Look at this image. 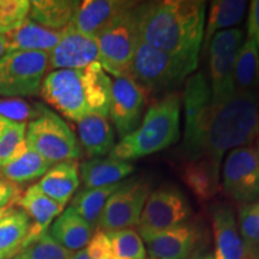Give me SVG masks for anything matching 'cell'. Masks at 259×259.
<instances>
[{
	"label": "cell",
	"instance_id": "45",
	"mask_svg": "<svg viewBox=\"0 0 259 259\" xmlns=\"http://www.w3.org/2000/svg\"><path fill=\"white\" fill-rule=\"evenodd\" d=\"M12 259H25V251L22 252V253H19L18 255H16V257Z\"/></svg>",
	"mask_w": 259,
	"mask_h": 259
},
{
	"label": "cell",
	"instance_id": "44",
	"mask_svg": "<svg viewBox=\"0 0 259 259\" xmlns=\"http://www.w3.org/2000/svg\"><path fill=\"white\" fill-rule=\"evenodd\" d=\"M254 148L257 149V151H258V154H259V113H258V137H257V139H255Z\"/></svg>",
	"mask_w": 259,
	"mask_h": 259
},
{
	"label": "cell",
	"instance_id": "6",
	"mask_svg": "<svg viewBox=\"0 0 259 259\" xmlns=\"http://www.w3.org/2000/svg\"><path fill=\"white\" fill-rule=\"evenodd\" d=\"M25 142L52 164L77 161L82 156V148L72 128L44 103H40L37 115L27 124Z\"/></svg>",
	"mask_w": 259,
	"mask_h": 259
},
{
	"label": "cell",
	"instance_id": "11",
	"mask_svg": "<svg viewBox=\"0 0 259 259\" xmlns=\"http://www.w3.org/2000/svg\"><path fill=\"white\" fill-rule=\"evenodd\" d=\"M149 194L150 185L147 180L136 178L124 180L120 189L115 191L106 202L96 229L112 232L138 226Z\"/></svg>",
	"mask_w": 259,
	"mask_h": 259
},
{
	"label": "cell",
	"instance_id": "38",
	"mask_svg": "<svg viewBox=\"0 0 259 259\" xmlns=\"http://www.w3.org/2000/svg\"><path fill=\"white\" fill-rule=\"evenodd\" d=\"M90 259H113L111 241L106 232L96 229L85 247Z\"/></svg>",
	"mask_w": 259,
	"mask_h": 259
},
{
	"label": "cell",
	"instance_id": "15",
	"mask_svg": "<svg viewBox=\"0 0 259 259\" xmlns=\"http://www.w3.org/2000/svg\"><path fill=\"white\" fill-rule=\"evenodd\" d=\"M50 69L80 70L99 60V48L96 38L87 35L69 25L61 31L57 46L48 53Z\"/></svg>",
	"mask_w": 259,
	"mask_h": 259
},
{
	"label": "cell",
	"instance_id": "34",
	"mask_svg": "<svg viewBox=\"0 0 259 259\" xmlns=\"http://www.w3.org/2000/svg\"><path fill=\"white\" fill-rule=\"evenodd\" d=\"M236 223L252 258L259 259V200L242 205Z\"/></svg>",
	"mask_w": 259,
	"mask_h": 259
},
{
	"label": "cell",
	"instance_id": "13",
	"mask_svg": "<svg viewBox=\"0 0 259 259\" xmlns=\"http://www.w3.org/2000/svg\"><path fill=\"white\" fill-rule=\"evenodd\" d=\"M138 231L151 259H190L203 238L199 227L192 222L162 231Z\"/></svg>",
	"mask_w": 259,
	"mask_h": 259
},
{
	"label": "cell",
	"instance_id": "47",
	"mask_svg": "<svg viewBox=\"0 0 259 259\" xmlns=\"http://www.w3.org/2000/svg\"><path fill=\"white\" fill-rule=\"evenodd\" d=\"M8 31H9L8 29H4V28L0 27V34H5V32H8Z\"/></svg>",
	"mask_w": 259,
	"mask_h": 259
},
{
	"label": "cell",
	"instance_id": "5",
	"mask_svg": "<svg viewBox=\"0 0 259 259\" xmlns=\"http://www.w3.org/2000/svg\"><path fill=\"white\" fill-rule=\"evenodd\" d=\"M192 72L194 71L184 61L150 46L141 38L138 40L132 61L131 79L143 89L147 96L176 92V88L185 82Z\"/></svg>",
	"mask_w": 259,
	"mask_h": 259
},
{
	"label": "cell",
	"instance_id": "40",
	"mask_svg": "<svg viewBox=\"0 0 259 259\" xmlns=\"http://www.w3.org/2000/svg\"><path fill=\"white\" fill-rule=\"evenodd\" d=\"M253 38L255 46L259 52V0H253L250 3L247 17V32Z\"/></svg>",
	"mask_w": 259,
	"mask_h": 259
},
{
	"label": "cell",
	"instance_id": "9",
	"mask_svg": "<svg viewBox=\"0 0 259 259\" xmlns=\"http://www.w3.org/2000/svg\"><path fill=\"white\" fill-rule=\"evenodd\" d=\"M221 187L228 198L247 205L259 200V154L253 145L229 151L221 170Z\"/></svg>",
	"mask_w": 259,
	"mask_h": 259
},
{
	"label": "cell",
	"instance_id": "8",
	"mask_svg": "<svg viewBox=\"0 0 259 259\" xmlns=\"http://www.w3.org/2000/svg\"><path fill=\"white\" fill-rule=\"evenodd\" d=\"M50 69L46 52H11L0 59V97L35 96Z\"/></svg>",
	"mask_w": 259,
	"mask_h": 259
},
{
	"label": "cell",
	"instance_id": "23",
	"mask_svg": "<svg viewBox=\"0 0 259 259\" xmlns=\"http://www.w3.org/2000/svg\"><path fill=\"white\" fill-rule=\"evenodd\" d=\"M40 190L65 206L79 186V164L77 161H64L53 164L37 183Z\"/></svg>",
	"mask_w": 259,
	"mask_h": 259
},
{
	"label": "cell",
	"instance_id": "4",
	"mask_svg": "<svg viewBox=\"0 0 259 259\" xmlns=\"http://www.w3.org/2000/svg\"><path fill=\"white\" fill-rule=\"evenodd\" d=\"M181 97L168 93L144 113L138 127L122 137L108 156L128 161L158 153L179 139Z\"/></svg>",
	"mask_w": 259,
	"mask_h": 259
},
{
	"label": "cell",
	"instance_id": "12",
	"mask_svg": "<svg viewBox=\"0 0 259 259\" xmlns=\"http://www.w3.org/2000/svg\"><path fill=\"white\" fill-rule=\"evenodd\" d=\"M192 208L183 191L164 185L149 194L138 222V229L162 231L189 222Z\"/></svg>",
	"mask_w": 259,
	"mask_h": 259
},
{
	"label": "cell",
	"instance_id": "42",
	"mask_svg": "<svg viewBox=\"0 0 259 259\" xmlns=\"http://www.w3.org/2000/svg\"><path fill=\"white\" fill-rule=\"evenodd\" d=\"M70 259H90V257L88 255V253H87L85 248H82V250L79 251L72 252Z\"/></svg>",
	"mask_w": 259,
	"mask_h": 259
},
{
	"label": "cell",
	"instance_id": "41",
	"mask_svg": "<svg viewBox=\"0 0 259 259\" xmlns=\"http://www.w3.org/2000/svg\"><path fill=\"white\" fill-rule=\"evenodd\" d=\"M5 34H0V59H2V58L6 54V52H8V41H6Z\"/></svg>",
	"mask_w": 259,
	"mask_h": 259
},
{
	"label": "cell",
	"instance_id": "24",
	"mask_svg": "<svg viewBox=\"0 0 259 259\" xmlns=\"http://www.w3.org/2000/svg\"><path fill=\"white\" fill-rule=\"evenodd\" d=\"M94 232L95 229L69 206L54 220L48 234L64 248L74 252L87 247Z\"/></svg>",
	"mask_w": 259,
	"mask_h": 259
},
{
	"label": "cell",
	"instance_id": "10",
	"mask_svg": "<svg viewBox=\"0 0 259 259\" xmlns=\"http://www.w3.org/2000/svg\"><path fill=\"white\" fill-rule=\"evenodd\" d=\"M242 42L244 31L239 28L220 31L210 41L206 56H209L211 102L225 101L236 93L234 66Z\"/></svg>",
	"mask_w": 259,
	"mask_h": 259
},
{
	"label": "cell",
	"instance_id": "39",
	"mask_svg": "<svg viewBox=\"0 0 259 259\" xmlns=\"http://www.w3.org/2000/svg\"><path fill=\"white\" fill-rule=\"evenodd\" d=\"M21 194L22 191L19 189V185L6 179L0 173V209L16 205Z\"/></svg>",
	"mask_w": 259,
	"mask_h": 259
},
{
	"label": "cell",
	"instance_id": "3",
	"mask_svg": "<svg viewBox=\"0 0 259 259\" xmlns=\"http://www.w3.org/2000/svg\"><path fill=\"white\" fill-rule=\"evenodd\" d=\"M111 92V77L96 61L80 70L51 71L40 95L65 118L78 122L89 114L108 118Z\"/></svg>",
	"mask_w": 259,
	"mask_h": 259
},
{
	"label": "cell",
	"instance_id": "20",
	"mask_svg": "<svg viewBox=\"0 0 259 259\" xmlns=\"http://www.w3.org/2000/svg\"><path fill=\"white\" fill-rule=\"evenodd\" d=\"M63 31V30H61ZM61 31L52 30L27 18L17 27L6 32L8 52H50L57 46Z\"/></svg>",
	"mask_w": 259,
	"mask_h": 259
},
{
	"label": "cell",
	"instance_id": "1",
	"mask_svg": "<svg viewBox=\"0 0 259 259\" xmlns=\"http://www.w3.org/2000/svg\"><path fill=\"white\" fill-rule=\"evenodd\" d=\"M259 93H235L202 112L192 137L181 145L186 160L205 157L221 167L227 151L252 145L258 137Z\"/></svg>",
	"mask_w": 259,
	"mask_h": 259
},
{
	"label": "cell",
	"instance_id": "36",
	"mask_svg": "<svg viewBox=\"0 0 259 259\" xmlns=\"http://www.w3.org/2000/svg\"><path fill=\"white\" fill-rule=\"evenodd\" d=\"M24 251L25 259H70L72 253L58 244L48 233Z\"/></svg>",
	"mask_w": 259,
	"mask_h": 259
},
{
	"label": "cell",
	"instance_id": "43",
	"mask_svg": "<svg viewBox=\"0 0 259 259\" xmlns=\"http://www.w3.org/2000/svg\"><path fill=\"white\" fill-rule=\"evenodd\" d=\"M190 259H213V255L211 253H205V254H199V255H193Z\"/></svg>",
	"mask_w": 259,
	"mask_h": 259
},
{
	"label": "cell",
	"instance_id": "28",
	"mask_svg": "<svg viewBox=\"0 0 259 259\" xmlns=\"http://www.w3.org/2000/svg\"><path fill=\"white\" fill-rule=\"evenodd\" d=\"M78 2L73 0H34L28 18L42 27L61 31L72 23Z\"/></svg>",
	"mask_w": 259,
	"mask_h": 259
},
{
	"label": "cell",
	"instance_id": "19",
	"mask_svg": "<svg viewBox=\"0 0 259 259\" xmlns=\"http://www.w3.org/2000/svg\"><path fill=\"white\" fill-rule=\"evenodd\" d=\"M79 145L90 158L111 154L115 147V131L107 116L89 114L77 122Z\"/></svg>",
	"mask_w": 259,
	"mask_h": 259
},
{
	"label": "cell",
	"instance_id": "27",
	"mask_svg": "<svg viewBox=\"0 0 259 259\" xmlns=\"http://www.w3.org/2000/svg\"><path fill=\"white\" fill-rule=\"evenodd\" d=\"M211 103V92L205 76L202 72L191 74L186 79L184 90V108H185V128L183 144L192 137L198 118L204 109Z\"/></svg>",
	"mask_w": 259,
	"mask_h": 259
},
{
	"label": "cell",
	"instance_id": "30",
	"mask_svg": "<svg viewBox=\"0 0 259 259\" xmlns=\"http://www.w3.org/2000/svg\"><path fill=\"white\" fill-rule=\"evenodd\" d=\"M52 166L53 164L51 162L25 145L21 153L0 168V173L6 179L21 185L42 178Z\"/></svg>",
	"mask_w": 259,
	"mask_h": 259
},
{
	"label": "cell",
	"instance_id": "16",
	"mask_svg": "<svg viewBox=\"0 0 259 259\" xmlns=\"http://www.w3.org/2000/svg\"><path fill=\"white\" fill-rule=\"evenodd\" d=\"M211 223L215 239L213 259H253L239 232L232 205L215 204L211 208Z\"/></svg>",
	"mask_w": 259,
	"mask_h": 259
},
{
	"label": "cell",
	"instance_id": "29",
	"mask_svg": "<svg viewBox=\"0 0 259 259\" xmlns=\"http://www.w3.org/2000/svg\"><path fill=\"white\" fill-rule=\"evenodd\" d=\"M234 87L236 93H259V52L248 34L236 56Z\"/></svg>",
	"mask_w": 259,
	"mask_h": 259
},
{
	"label": "cell",
	"instance_id": "26",
	"mask_svg": "<svg viewBox=\"0 0 259 259\" xmlns=\"http://www.w3.org/2000/svg\"><path fill=\"white\" fill-rule=\"evenodd\" d=\"M247 2L244 0H213L210 2L208 17L204 27L202 51L206 56L210 41L220 31L228 30L238 25L244 18Z\"/></svg>",
	"mask_w": 259,
	"mask_h": 259
},
{
	"label": "cell",
	"instance_id": "18",
	"mask_svg": "<svg viewBox=\"0 0 259 259\" xmlns=\"http://www.w3.org/2000/svg\"><path fill=\"white\" fill-rule=\"evenodd\" d=\"M16 205L27 213L31 222L30 232L25 242V250L36 242L42 235L47 234L48 228L65 208L47 197L40 190L37 184L29 186L21 194Z\"/></svg>",
	"mask_w": 259,
	"mask_h": 259
},
{
	"label": "cell",
	"instance_id": "25",
	"mask_svg": "<svg viewBox=\"0 0 259 259\" xmlns=\"http://www.w3.org/2000/svg\"><path fill=\"white\" fill-rule=\"evenodd\" d=\"M30 219L21 208L8 209L0 218V259H12L25 250Z\"/></svg>",
	"mask_w": 259,
	"mask_h": 259
},
{
	"label": "cell",
	"instance_id": "37",
	"mask_svg": "<svg viewBox=\"0 0 259 259\" xmlns=\"http://www.w3.org/2000/svg\"><path fill=\"white\" fill-rule=\"evenodd\" d=\"M29 0H0V27L11 30L28 18Z\"/></svg>",
	"mask_w": 259,
	"mask_h": 259
},
{
	"label": "cell",
	"instance_id": "22",
	"mask_svg": "<svg viewBox=\"0 0 259 259\" xmlns=\"http://www.w3.org/2000/svg\"><path fill=\"white\" fill-rule=\"evenodd\" d=\"M221 167L205 157L186 160L180 170L181 179L199 202H208L220 189Z\"/></svg>",
	"mask_w": 259,
	"mask_h": 259
},
{
	"label": "cell",
	"instance_id": "31",
	"mask_svg": "<svg viewBox=\"0 0 259 259\" xmlns=\"http://www.w3.org/2000/svg\"><path fill=\"white\" fill-rule=\"evenodd\" d=\"M122 184H124V180L114 185L80 190L71 200L70 206L76 210L79 216H82L94 229H96L97 222H99L106 202L115 191L120 189Z\"/></svg>",
	"mask_w": 259,
	"mask_h": 259
},
{
	"label": "cell",
	"instance_id": "35",
	"mask_svg": "<svg viewBox=\"0 0 259 259\" xmlns=\"http://www.w3.org/2000/svg\"><path fill=\"white\" fill-rule=\"evenodd\" d=\"M40 103H32L23 99L0 97V116L18 122L30 121L37 115Z\"/></svg>",
	"mask_w": 259,
	"mask_h": 259
},
{
	"label": "cell",
	"instance_id": "2",
	"mask_svg": "<svg viewBox=\"0 0 259 259\" xmlns=\"http://www.w3.org/2000/svg\"><path fill=\"white\" fill-rule=\"evenodd\" d=\"M205 10L206 3L202 0L138 3V36L196 71L202 51Z\"/></svg>",
	"mask_w": 259,
	"mask_h": 259
},
{
	"label": "cell",
	"instance_id": "21",
	"mask_svg": "<svg viewBox=\"0 0 259 259\" xmlns=\"http://www.w3.org/2000/svg\"><path fill=\"white\" fill-rule=\"evenodd\" d=\"M135 171V166L128 161L114 157L89 158L79 164V178L84 189H96L121 183Z\"/></svg>",
	"mask_w": 259,
	"mask_h": 259
},
{
	"label": "cell",
	"instance_id": "33",
	"mask_svg": "<svg viewBox=\"0 0 259 259\" xmlns=\"http://www.w3.org/2000/svg\"><path fill=\"white\" fill-rule=\"evenodd\" d=\"M111 241L113 259H145L147 250L141 235L134 229L106 232Z\"/></svg>",
	"mask_w": 259,
	"mask_h": 259
},
{
	"label": "cell",
	"instance_id": "46",
	"mask_svg": "<svg viewBox=\"0 0 259 259\" xmlns=\"http://www.w3.org/2000/svg\"><path fill=\"white\" fill-rule=\"evenodd\" d=\"M9 208H11V206H9ZM9 208H3V209H0V218H2L3 215H4V213L8 211V209Z\"/></svg>",
	"mask_w": 259,
	"mask_h": 259
},
{
	"label": "cell",
	"instance_id": "17",
	"mask_svg": "<svg viewBox=\"0 0 259 259\" xmlns=\"http://www.w3.org/2000/svg\"><path fill=\"white\" fill-rule=\"evenodd\" d=\"M136 2L126 0H84L78 2L72 23L74 29L96 38L116 18L131 9Z\"/></svg>",
	"mask_w": 259,
	"mask_h": 259
},
{
	"label": "cell",
	"instance_id": "32",
	"mask_svg": "<svg viewBox=\"0 0 259 259\" xmlns=\"http://www.w3.org/2000/svg\"><path fill=\"white\" fill-rule=\"evenodd\" d=\"M27 122H18L0 116V153L3 166L18 155L27 145Z\"/></svg>",
	"mask_w": 259,
	"mask_h": 259
},
{
	"label": "cell",
	"instance_id": "7",
	"mask_svg": "<svg viewBox=\"0 0 259 259\" xmlns=\"http://www.w3.org/2000/svg\"><path fill=\"white\" fill-rule=\"evenodd\" d=\"M138 2L96 37L97 63L115 78H131L132 61L138 45Z\"/></svg>",
	"mask_w": 259,
	"mask_h": 259
},
{
	"label": "cell",
	"instance_id": "14",
	"mask_svg": "<svg viewBox=\"0 0 259 259\" xmlns=\"http://www.w3.org/2000/svg\"><path fill=\"white\" fill-rule=\"evenodd\" d=\"M147 95L131 78L112 80L108 116L120 139L138 127L144 115Z\"/></svg>",
	"mask_w": 259,
	"mask_h": 259
}]
</instances>
